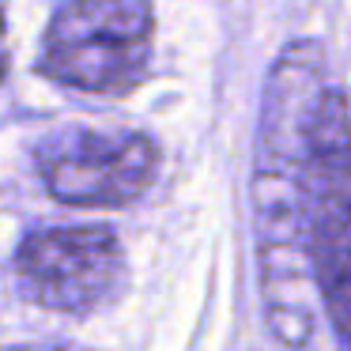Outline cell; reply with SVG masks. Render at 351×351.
<instances>
[{
	"label": "cell",
	"instance_id": "obj_1",
	"mask_svg": "<svg viewBox=\"0 0 351 351\" xmlns=\"http://www.w3.org/2000/svg\"><path fill=\"white\" fill-rule=\"evenodd\" d=\"M325 87L321 42H287L265 76L253 144V253L261 310L276 343L291 351H302L313 340L321 302L306 257L302 147L310 114Z\"/></svg>",
	"mask_w": 351,
	"mask_h": 351
},
{
	"label": "cell",
	"instance_id": "obj_2",
	"mask_svg": "<svg viewBox=\"0 0 351 351\" xmlns=\"http://www.w3.org/2000/svg\"><path fill=\"white\" fill-rule=\"evenodd\" d=\"M306 257L336 343L351 351V106L328 84L306 125L302 147Z\"/></svg>",
	"mask_w": 351,
	"mask_h": 351
},
{
	"label": "cell",
	"instance_id": "obj_3",
	"mask_svg": "<svg viewBox=\"0 0 351 351\" xmlns=\"http://www.w3.org/2000/svg\"><path fill=\"white\" fill-rule=\"evenodd\" d=\"M152 31L155 16L140 0H72L49 19L38 69L87 95H125L147 76Z\"/></svg>",
	"mask_w": 351,
	"mask_h": 351
},
{
	"label": "cell",
	"instance_id": "obj_4",
	"mask_svg": "<svg viewBox=\"0 0 351 351\" xmlns=\"http://www.w3.org/2000/svg\"><path fill=\"white\" fill-rule=\"evenodd\" d=\"M16 280L31 302L61 313H87L125 283V253L110 227H38L16 253Z\"/></svg>",
	"mask_w": 351,
	"mask_h": 351
},
{
	"label": "cell",
	"instance_id": "obj_5",
	"mask_svg": "<svg viewBox=\"0 0 351 351\" xmlns=\"http://www.w3.org/2000/svg\"><path fill=\"white\" fill-rule=\"evenodd\" d=\"M159 170V147L144 132L69 129L38 147L49 197L76 208H117L136 200Z\"/></svg>",
	"mask_w": 351,
	"mask_h": 351
},
{
	"label": "cell",
	"instance_id": "obj_6",
	"mask_svg": "<svg viewBox=\"0 0 351 351\" xmlns=\"http://www.w3.org/2000/svg\"><path fill=\"white\" fill-rule=\"evenodd\" d=\"M8 72V49H4V12H0V80Z\"/></svg>",
	"mask_w": 351,
	"mask_h": 351
},
{
	"label": "cell",
	"instance_id": "obj_7",
	"mask_svg": "<svg viewBox=\"0 0 351 351\" xmlns=\"http://www.w3.org/2000/svg\"><path fill=\"white\" fill-rule=\"evenodd\" d=\"M16 351H57V348H16Z\"/></svg>",
	"mask_w": 351,
	"mask_h": 351
}]
</instances>
